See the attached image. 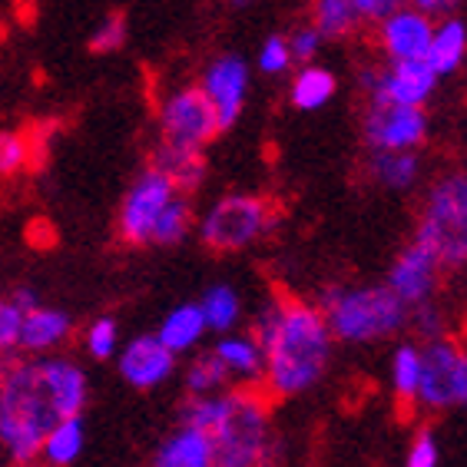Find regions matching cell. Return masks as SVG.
<instances>
[{
	"label": "cell",
	"mask_w": 467,
	"mask_h": 467,
	"mask_svg": "<svg viewBox=\"0 0 467 467\" xmlns=\"http://www.w3.org/2000/svg\"><path fill=\"white\" fill-rule=\"evenodd\" d=\"M199 306H202V315H206V325L219 335L233 332L239 318H243V298L229 285H213Z\"/></svg>",
	"instance_id": "27"
},
{
	"label": "cell",
	"mask_w": 467,
	"mask_h": 467,
	"mask_svg": "<svg viewBox=\"0 0 467 467\" xmlns=\"http://www.w3.org/2000/svg\"><path fill=\"white\" fill-rule=\"evenodd\" d=\"M119 345H123V338H119V325L117 318H97V322H90V328L83 332V348H87V355L97 361H109L117 358Z\"/></svg>",
	"instance_id": "30"
},
{
	"label": "cell",
	"mask_w": 467,
	"mask_h": 467,
	"mask_svg": "<svg viewBox=\"0 0 467 467\" xmlns=\"http://www.w3.org/2000/svg\"><path fill=\"white\" fill-rule=\"evenodd\" d=\"M368 172L378 186L401 192V189H411L418 182L421 162H418L414 150H371Z\"/></svg>",
	"instance_id": "23"
},
{
	"label": "cell",
	"mask_w": 467,
	"mask_h": 467,
	"mask_svg": "<svg viewBox=\"0 0 467 467\" xmlns=\"http://www.w3.org/2000/svg\"><path fill=\"white\" fill-rule=\"evenodd\" d=\"M361 20H385L391 10L405 7L408 0H351Z\"/></svg>",
	"instance_id": "38"
},
{
	"label": "cell",
	"mask_w": 467,
	"mask_h": 467,
	"mask_svg": "<svg viewBox=\"0 0 467 467\" xmlns=\"http://www.w3.org/2000/svg\"><path fill=\"white\" fill-rule=\"evenodd\" d=\"M153 166L170 176V182L176 186V192L182 196H192L202 182H206V156L202 150H189V146H172L162 140L153 153Z\"/></svg>",
	"instance_id": "19"
},
{
	"label": "cell",
	"mask_w": 467,
	"mask_h": 467,
	"mask_svg": "<svg viewBox=\"0 0 467 467\" xmlns=\"http://www.w3.org/2000/svg\"><path fill=\"white\" fill-rule=\"evenodd\" d=\"M176 196V186L170 182V176L156 166L143 170L136 176V182L126 192L123 206H119V235L130 245H153V229L156 219L170 199Z\"/></svg>",
	"instance_id": "9"
},
{
	"label": "cell",
	"mask_w": 467,
	"mask_h": 467,
	"mask_svg": "<svg viewBox=\"0 0 467 467\" xmlns=\"http://www.w3.org/2000/svg\"><path fill=\"white\" fill-rule=\"evenodd\" d=\"M216 358L225 365L229 378L239 381V385H252V381H262V371H265V351H262L259 338L255 335L243 332H223V338L216 342Z\"/></svg>",
	"instance_id": "18"
},
{
	"label": "cell",
	"mask_w": 467,
	"mask_h": 467,
	"mask_svg": "<svg viewBox=\"0 0 467 467\" xmlns=\"http://www.w3.org/2000/svg\"><path fill=\"white\" fill-rule=\"evenodd\" d=\"M24 308L14 298H0V355H14L20 348Z\"/></svg>",
	"instance_id": "33"
},
{
	"label": "cell",
	"mask_w": 467,
	"mask_h": 467,
	"mask_svg": "<svg viewBox=\"0 0 467 467\" xmlns=\"http://www.w3.org/2000/svg\"><path fill=\"white\" fill-rule=\"evenodd\" d=\"M209 438L216 448V467H269L275 438L262 391L249 385L229 391L223 421L209 431Z\"/></svg>",
	"instance_id": "4"
},
{
	"label": "cell",
	"mask_w": 467,
	"mask_h": 467,
	"mask_svg": "<svg viewBox=\"0 0 467 467\" xmlns=\"http://www.w3.org/2000/svg\"><path fill=\"white\" fill-rule=\"evenodd\" d=\"M83 444H87V428H83L80 414L60 418L57 424H50V431L40 444V461L47 467H70L83 454Z\"/></svg>",
	"instance_id": "20"
},
{
	"label": "cell",
	"mask_w": 467,
	"mask_h": 467,
	"mask_svg": "<svg viewBox=\"0 0 467 467\" xmlns=\"http://www.w3.org/2000/svg\"><path fill=\"white\" fill-rule=\"evenodd\" d=\"M438 272H441V262L434 259V252L421 243H411L395 259L385 285L391 288L408 308H414V306H421V302H431L434 285H438Z\"/></svg>",
	"instance_id": "14"
},
{
	"label": "cell",
	"mask_w": 467,
	"mask_h": 467,
	"mask_svg": "<svg viewBox=\"0 0 467 467\" xmlns=\"http://www.w3.org/2000/svg\"><path fill=\"white\" fill-rule=\"evenodd\" d=\"M335 90H338V80L332 70H325L318 63H306L292 80V107L306 109V113L322 109L335 97Z\"/></svg>",
	"instance_id": "24"
},
{
	"label": "cell",
	"mask_w": 467,
	"mask_h": 467,
	"mask_svg": "<svg viewBox=\"0 0 467 467\" xmlns=\"http://www.w3.org/2000/svg\"><path fill=\"white\" fill-rule=\"evenodd\" d=\"M335 342L371 345L385 342L408 325L411 308L388 285H332L318 298Z\"/></svg>",
	"instance_id": "3"
},
{
	"label": "cell",
	"mask_w": 467,
	"mask_h": 467,
	"mask_svg": "<svg viewBox=\"0 0 467 467\" xmlns=\"http://www.w3.org/2000/svg\"><path fill=\"white\" fill-rule=\"evenodd\" d=\"M14 302H17L20 308H24V312H30V308H36L40 306V298H36V292L34 288H27V285H20V288H14Z\"/></svg>",
	"instance_id": "40"
},
{
	"label": "cell",
	"mask_w": 467,
	"mask_h": 467,
	"mask_svg": "<svg viewBox=\"0 0 467 467\" xmlns=\"http://www.w3.org/2000/svg\"><path fill=\"white\" fill-rule=\"evenodd\" d=\"M288 63L292 60V50H288V40L279 34H272L265 44L259 47V70L269 73V77H279V73L288 70Z\"/></svg>",
	"instance_id": "34"
},
{
	"label": "cell",
	"mask_w": 467,
	"mask_h": 467,
	"mask_svg": "<svg viewBox=\"0 0 467 467\" xmlns=\"http://www.w3.org/2000/svg\"><path fill=\"white\" fill-rule=\"evenodd\" d=\"M381 30H378V40H381V50H385L388 60H424L428 57V47H431L434 34V20L424 14V10L405 7L391 10L385 20H378Z\"/></svg>",
	"instance_id": "13"
},
{
	"label": "cell",
	"mask_w": 467,
	"mask_h": 467,
	"mask_svg": "<svg viewBox=\"0 0 467 467\" xmlns=\"http://www.w3.org/2000/svg\"><path fill=\"white\" fill-rule=\"evenodd\" d=\"M209 332L206 315L202 306H176L160 325V342L172 351V355H182V351L196 348L202 342V335Z\"/></svg>",
	"instance_id": "22"
},
{
	"label": "cell",
	"mask_w": 467,
	"mask_h": 467,
	"mask_svg": "<svg viewBox=\"0 0 467 467\" xmlns=\"http://www.w3.org/2000/svg\"><path fill=\"white\" fill-rule=\"evenodd\" d=\"M438 80L441 77L428 60H388L385 67L361 70L368 107H424Z\"/></svg>",
	"instance_id": "7"
},
{
	"label": "cell",
	"mask_w": 467,
	"mask_h": 467,
	"mask_svg": "<svg viewBox=\"0 0 467 467\" xmlns=\"http://www.w3.org/2000/svg\"><path fill=\"white\" fill-rule=\"evenodd\" d=\"M153 467H216L213 438L192 424H182L160 444Z\"/></svg>",
	"instance_id": "17"
},
{
	"label": "cell",
	"mask_w": 467,
	"mask_h": 467,
	"mask_svg": "<svg viewBox=\"0 0 467 467\" xmlns=\"http://www.w3.org/2000/svg\"><path fill=\"white\" fill-rule=\"evenodd\" d=\"M162 140L172 146H189V150H206L219 133V113L202 87H186L172 93L160 109Z\"/></svg>",
	"instance_id": "8"
},
{
	"label": "cell",
	"mask_w": 467,
	"mask_h": 467,
	"mask_svg": "<svg viewBox=\"0 0 467 467\" xmlns=\"http://www.w3.org/2000/svg\"><path fill=\"white\" fill-rule=\"evenodd\" d=\"M408 4H411V7H418V10H424L428 17H448L461 0H408Z\"/></svg>",
	"instance_id": "39"
},
{
	"label": "cell",
	"mask_w": 467,
	"mask_h": 467,
	"mask_svg": "<svg viewBox=\"0 0 467 467\" xmlns=\"http://www.w3.org/2000/svg\"><path fill=\"white\" fill-rule=\"evenodd\" d=\"M192 229V206H189V196L176 192L170 199V206L162 209L160 219H156V229H153V243L156 245H176L182 243Z\"/></svg>",
	"instance_id": "28"
},
{
	"label": "cell",
	"mask_w": 467,
	"mask_h": 467,
	"mask_svg": "<svg viewBox=\"0 0 467 467\" xmlns=\"http://www.w3.org/2000/svg\"><path fill=\"white\" fill-rule=\"evenodd\" d=\"M428 136V117L421 107H368L365 143L368 150H414Z\"/></svg>",
	"instance_id": "10"
},
{
	"label": "cell",
	"mask_w": 467,
	"mask_h": 467,
	"mask_svg": "<svg viewBox=\"0 0 467 467\" xmlns=\"http://www.w3.org/2000/svg\"><path fill=\"white\" fill-rule=\"evenodd\" d=\"M441 464V451H438V438L431 431H418L408 448L405 467H438Z\"/></svg>",
	"instance_id": "36"
},
{
	"label": "cell",
	"mask_w": 467,
	"mask_h": 467,
	"mask_svg": "<svg viewBox=\"0 0 467 467\" xmlns=\"http://www.w3.org/2000/svg\"><path fill=\"white\" fill-rule=\"evenodd\" d=\"M322 40H325V36L315 30V24L298 27L296 34L288 36V50H292V60H296V63L315 60V57H318V50H322Z\"/></svg>",
	"instance_id": "37"
},
{
	"label": "cell",
	"mask_w": 467,
	"mask_h": 467,
	"mask_svg": "<svg viewBox=\"0 0 467 467\" xmlns=\"http://www.w3.org/2000/svg\"><path fill=\"white\" fill-rule=\"evenodd\" d=\"M391 391L401 405H418V388H421V348L411 342L398 345L391 351Z\"/></svg>",
	"instance_id": "25"
},
{
	"label": "cell",
	"mask_w": 467,
	"mask_h": 467,
	"mask_svg": "<svg viewBox=\"0 0 467 467\" xmlns=\"http://www.w3.org/2000/svg\"><path fill=\"white\" fill-rule=\"evenodd\" d=\"M418 405L448 411L467 405V351L451 338H434L421 348V388Z\"/></svg>",
	"instance_id": "6"
},
{
	"label": "cell",
	"mask_w": 467,
	"mask_h": 467,
	"mask_svg": "<svg viewBox=\"0 0 467 467\" xmlns=\"http://www.w3.org/2000/svg\"><path fill=\"white\" fill-rule=\"evenodd\" d=\"M424 229H438V233H458L467 229V176L454 172L444 176L431 186L428 199H424Z\"/></svg>",
	"instance_id": "15"
},
{
	"label": "cell",
	"mask_w": 467,
	"mask_h": 467,
	"mask_svg": "<svg viewBox=\"0 0 467 467\" xmlns=\"http://www.w3.org/2000/svg\"><path fill=\"white\" fill-rule=\"evenodd\" d=\"M233 378L225 371V365L216 358V351H206L199 358L189 361L186 368V391L189 395H213V391H223Z\"/></svg>",
	"instance_id": "29"
},
{
	"label": "cell",
	"mask_w": 467,
	"mask_h": 467,
	"mask_svg": "<svg viewBox=\"0 0 467 467\" xmlns=\"http://www.w3.org/2000/svg\"><path fill=\"white\" fill-rule=\"evenodd\" d=\"M279 225V209L265 196L235 192L223 196L199 223V239L216 252H239L245 245L259 243Z\"/></svg>",
	"instance_id": "5"
},
{
	"label": "cell",
	"mask_w": 467,
	"mask_h": 467,
	"mask_svg": "<svg viewBox=\"0 0 467 467\" xmlns=\"http://www.w3.org/2000/svg\"><path fill=\"white\" fill-rule=\"evenodd\" d=\"M123 44H126V17L119 10H113V14H107V17L97 24V30H93L90 50L93 54H113V50H119Z\"/></svg>",
	"instance_id": "32"
},
{
	"label": "cell",
	"mask_w": 467,
	"mask_h": 467,
	"mask_svg": "<svg viewBox=\"0 0 467 467\" xmlns=\"http://www.w3.org/2000/svg\"><path fill=\"white\" fill-rule=\"evenodd\" d=\"M467 57V27L464 20L444 17L441 24H434L431 47H428V57L424 60L431 63L438 77H448L464 63Z\"/></svg>",
	"instance_id": "21"
},
{
	"label": "cell",
	"mask_w": 467,
	"mask_h": 467,
	"mask_svg": "<svg viewBox=\"0 0 467 467\" xmlns=\"http://www.w3.org/2000/svg\"><path fill=\"white\" fill-rule=\"evenodd\" d=\"M73 332L70 315L60 308L36 306L30 312H24V328H20V351L30 355H50L60 348Z\"/></svg>",
	"instance_id": "16"
},
{
	"label": "cell",
	"mask_w": 467,
	"mask_h": 467,
	"mask_svg": "<svg viewBox=\"0 0 467 467\" xmlns=\"http://www.w3.org/2000/svg\"><path fill=\"white\" fill-rule=\"evenodd\" d=\"M233 7H249V4H255V0H229Z\"/></svg>",
	"instance_id": "41"
},
{
	"label": "cell",
	"mask_w": 467,
	"mask_h": 467,
	"mask_svg": "<svg viewBox=\"0 0 467 467\" xmlns=\"http://www.w3.org/2000/svg\"><path fill=\"white\" fill-rule=\"evenodd\" d=\"M4 34H7V30H4V20H0V40H4Z\"/></svg>",
	"instance_id": "42"
},
{
	"label": "cell",
	"mask_w": 467,
	"mask_h": 467,
	"mask_svg": "<svg viewBox=\"0 0 467 467\" xmlns=\"http://www.w3.org/2000/svg\"><path fill=\"white\" fill-rule=\"evenodd\" d=\"M60 421L36 358H10L0 365V448L14 464H34L40 458L50 424Z\"/></svg>",
	"instance_id": "2"
},
{
	"label": "cell",
	"mask_w": 467,
	"mask_h": 467,
	"mask_svg": "<svg viewBox=\"0 0 467 467\" xmlns=\"http://www.w3.org/2000/svg\"><path fill=\"white\" fill-rule=\"evenodd\" d=\"M17 467H34V464H17Z\"/></svg>",
	"instance_id": "43"
},
{
	"label": "cell",
	"mask_w": 467,
	"mask_h": 467,
	"mask_svg": "<svg viewBox=\"0 0 467 467\" xmlns=\"http://www.w3.org/2000/svg\"><path fill=\"white\" fill-rule=\"evenodd\" d=\"M312 24L325 40H342L358 27L361 17L351 0H315Z\"/></svg>",
	"instance_id": "26"
},
{
	"label": "cell",
	"mask_w": 467,
	"mask_h": 467,
	"mask_svg": "<svg viewBox=\"0 0 467 467\" xmlns=\"http://www.w3.org/2000/svg\"><path fill=\"white\" fill-rule=\"evenodd\" d=\"M408 322H411L414 328H418V335L428 338V342L444 338V318H441V312L434 308V302H421V306H414L411 312H408Z\"/></svg>",
	"instance_id": "35"
},
{
	"label": "cell",
	"mask_w": 467,
	"mask_h": 467,
	"mask_svg": "<svg viewBox=\"0 0 467 467\" xmlns=\"http://www.w3.org/2000/svg\"><path fill=\"white\" fill-rule=\"evenodd\" d=\"M24 166H30L27 133H20V130H0V176H14Z\"/></svg>",
	"instance_id": "31"
},
{
	"label": "cell",
	"mask_w": 467,
	"mask_h": 467,
	"mask_svg": "<svg viewBox=\"0 0 467 467\" xmlns=\"http://www.w3.org/2000/svg\"><path fill=\"white\" fill-rule=\"evenodd\" d=\"M252 335L265 351L262 381L275 398H298L322 381L335 348V335L318 306L302 298H272L255 315Z\"/></svg>",
	"instance_id": "1"
},
{
	"label": "cell",
	"mask_w": 467,
	"mask_h": 467,
	"mask_svg": "<svg viewBox=\"0 0 467 467\" xmlns=\"http://www.w3.org/2000/svg\"><path fill=\"white\" fill-rule=\"evenodd\" d=\"M199 87L213 99L223 133L233 130L235 119H239V113H243V107H245V93H249V67H245L243 57L225 54V57H219V60H213L206 67V73H202V83H199Z\"/></svg>",
	"instance_id": "12"
},
{
	"label": "cell",
	"mask_w": 467,
	"mask_h": 467,
	"mask_svg": "<svg viewBox=\"0 0 467 467\" xmlns=\"http://www.w3.org/2000/svg\"><path fill=\"white\" fill-rule=\"evenodd\" d=\"M117 365L123 381H130L140 391H150L170 381V375L176 371V355L160 342V335H136L126 345H119Z\"/></svg>",
	"instance_id": "11"
}]
</instances>
